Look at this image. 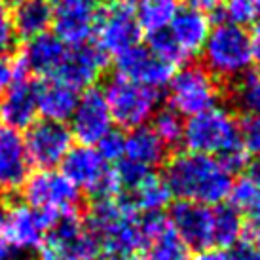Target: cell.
Returning <instances> with one entry per match:
<instances>
[{"mask_svg": "<svg viewBox=\"0 0 260 260\" xmlns=\"http://www.w3.org/2000/svg\"><path fill=\"white\" fill-rule=\"evenodd\" d=\"M67 44H63L53 32H44L25 42L17 63L29 76L53 78L57 74L61 61L65 57Z\"/></svg>", "mask_w": 260, "mask_h": 260, "instance_id": "obj_19", "label": "cell"}, {"mask_svg": "<svg viewBox=\"0 0 260 260\" xmlns=\"http://www.w3.org/2000/svg\"><path fill=\"white\" fill-rule=\"evenodd\" d=\"M190 260H228V253L218 249H205V251H198V254Z\"/></svg>", "mask_w": 260, "mask_h": 260, "instance_id": "obj_41", "label": "cell"}, {"mask_svg": "<svg viewBox=\"0 0 260 260\" xmlns=\"http://www.w3.org/2000/svg\"><path fill=\"white\" fill-rule=\"evenodd\" d=\"M169 107L181 116H196L217 107L220 84L203 65H186L169 82Z\"/></svg>", "mask_w": 260, "mask_h": 260, "instance_id": "obj_8", "label": "cell"}, {"mask_svg": "<svg viewBox=\"0 0 260 260\" xmlns=\"http://www.w3.org/2000/svg\"><path fill=\"white\" fill-rule=\"evenodd\" d=\"M97 152L103 156V159L107 161V164H118L120 159L123 158V148H125V135H123L122 131H109L105 137L95 145Z\"/></svg>", "mask_w": 260, "mask_h": 260, "instance_id": "obj_35", "label": "cell"}, {"mask_svg": "<svg viewBox=\"0 0 260 260\" xmlns=\"http://www.w3.org/2000/svg\"><path fill=\"white\" fill-rule=\"evenodd\" d=\"M135 10V17L143 32L154 35L159 30H166L175 14L179 12L177 0H139Z\"/></svg>", "mask_w": 260, "mask_h": 260, "instance_id": "obj_28", "label": "cell"}, {"mask_svg": "<svg viewBox=\"0 0 260 260\" xmlns=\"http://www.w3.org/2000/svg\"><path fill=\"white\" fill-rule=\"evenodd\" d=\"M188 152L220 158L230 150L241 146L239 122L228 109H213L190 116L184 122L182 143Z\"/></svg>", "mask_w": 260, "mask_h": 260, "instance_id": "obj_5", "label": "cell"}, {"mask_svg": "<svg viewBox=\"0 0 260 260\" xmlns=\"http://www.w3.org/2000/svg\"><path fill=\"white\" fill-rule=\"evenodd\" d=\"M69 122L73 139L86 146H95L109 131L114 129L107 99L97 87H89L80 95L78 105Z\"/></svg>", "mask_w": 260, "mask_h": 260, "instance_id": "obj_14", "label": "cell"}, {"mask_svg": "<svg viewBox=\"0 0 260 260\" xmlns=\"http://www.w3.org/2000/svg\"><path fill=\"white\" fill-rule=\"evenodd\" d=\"M84 220L101 245L103 260L131 258L145 251L143 215L131 209L120 196L93 198Z\"/></svg>", "mask_w": 260, "mask_h": 260, "instance_id": "obj_2", "label": "cell"}, {"mask_svg": "<svg viewBox=\"0 0 260 260\" xmlns=\"http://www.w3.org/2000/svg\"><path fill=\"white\" fill-rule=\"evenodd\" d=\"M51 2V27L55 37L67 46L87 44L93 38L99 0H50Z\"/></svg>", "mask_w": 260, "mask_h": 260, "instance_id": "obj_13", "label": "cell"}, {"mask_svg": "<svg viewBox=\"0 0 260 260\" xmlns=\"http://www.w3.org/2000/svg\"><path fill=\"white\" fill-rule=\"evenodd\" d=\"M167 148L156 133L148 125H141L135 129H129L125 135V148H123V158L131 164L145 167L148 171H154L156 167L164 166L167 161Z\"/></svg>", "mask_w": 260, "mask_h": 260, "instance_id": "obj_25", "label": "cell"}, {"mask_svg": "<svg viewBox=\"0 0 260 260\" xmlns=\"http://www.w3.org/2000/svg\"><path fill=\"white\" fill-rule=\"evenodd\" d=\"M116 74L127 78L131 82H137L141 86L161 89L169 86V82L175 74V67L156 57L145 46H135L131 50L123 51L122 55L114 59Z\"/></svg>", "mask_w": 260, "mask_h": 260, "instance_id": "obj_15", "label": "cell"}, {"mask_svg": "<svg viewBox=\"0 0 260 260\" xmlns=\"http://www.w3.org/2000/svg\"><path fill=\"white\" fill-rule=\"evenodd\" d=\"M103 95L109 105L112 122L127 131L145 125L159 109L158 89L141 86L118 74L107 82Z\"/></svg>", "mask_w": 260, "mask_h": 260, "instance_id": "obj_6", "label": "cell"}, {"mask_svg": "<svg viewBox=\"0 0 260 260\" xmlns=\"http://www.w3.org/2000/svg\"><path fill=\"white\" fill-rule=\"evenodd\" d=\"M10 25L15 37L23 40L48 32L51 27V2L50 0H14Z\"/></svg>", "mask_w": 260, "mask_h": 260, "instance_id": "obj_26", "label": "cell"}, {"mask_svg": "<svg viewBox=\"0 0 260 260\" xmlns=\"http://www.w3.org/2000/svg\"><path fill=\"white\" fill-rule=\"evenodd\" d=\"M15 42H17V37L10 25V19L2 17L0 19V59L10 57V53L15 48Z\"/></svg>", "mask_w": 260, "mask_h": 260, "instance_id": "obj_38", "label": "cell"}, {"mask_svg": "<svg viewBox=\"0 0 260 260\" xmlns=\"http://www.w3.org/2000/svg\"><path fill=\"white\" fill-rule=\"evenodd\" d=\"M37 86L30 78H17L0 95V123L21 131L37 122Z\"/></svg>", "mask_w": 260, "mask_h": 260, "instance_id": "obj_21", "label": "cell"}, {"mask_svg": "<svg viewBox=\"0 0 260 260\" xmlns=\"http://www.w3.org/2000/svg\"><path fill=\"white\" fill-rule=\"evenodd\" d=\"M169 222L190 249H213V207L177 202L169 209Z\"/></svg>", "mask_w": 260, "mask_h": 260, "instance_id": "obj_17", "label": "cell"}, {"mask_svg": "<svg viewBox=\"0 0 260 260\" xmlns=\"http://www.w3.org/2000/svg\"><path fill=\"white\" fill-rule=\"evenodd\" d=\"M23 139L30 166L37 169H57L73 148L74 141L67 123L50 120H37L27 127Z\"/></svg>", "mask_w": 260, "mask_h": 260, "instance_id": "obj_12", "label": "cell"}, {"mask_svg": "<svg viewBox=\"0 0 260 260\" xmlns=\"http://www.w3.org/2000/svg\"><path fill=\"white\" fill-rule=\"evenodd\" d=\"M107 63H109V57L97 46H91V44L67 46L65 57L53 78L65 82L67 86L74 87L76 91L89 89L101 78Z\"/></svg>", "mask_w": 260, "mask_h": 260, "instance_id": "obj_16", "label": "cell"}, {"mask_svg": "<svg viewBox=\"0 0 260 260\" xmlns=\"http://www.w3.org/2000/svg\"><path fill=\"white\" fill-rule=\"evenodd\" d=\"M143 228L146 238V260H190L192 249L173 230L167 215L154 213L143 215Z\"/></svg>", "mask_w": 260, "mask_h": 260, "instance_id": "obj_20", "label": "cell"}, {"mask_svg": "<svg viewBox=\"0 0 260 260\" xmlns=\"http://www.w3.org/2000/svg\"><path fill=\"white\" fill-rule=\"evenodd\" d=\"M32 173L21 131L0 123V192L21 190Z\"/></svg>", "mask_w": 260, "mask_h": 260, "instance_id": "obj_18", "label": "cell"}, {"mask_svg": "<svg viewBox=\"0 0 260 260\" xmlns=\"http://www.w3.org/2000/svg\"><path fill=\"white\" fill-rule=\"evenodd\" d=\"M59 167L80 192L91 198L120 196L114 167L103 159L95 146H73Z\"/></svg>", "mask_w": 260, "mask_h": 260, "instance_id": "obj_7", "label": "cell"}, {"mask_svg": "<svg viewBox=\"0 0 260 260\" xmlns=\"http://www.w3.org/2000/svg\"><path fill=\"white\" fill-rule=\"evenodd\" d=\"M10 254H12V249L8 247V243L4 241V239L0 238V260H10L12 258Z\"/></svg>", "mask_w": 260, "mask_h": 260, "instance_id": "obj_43", "label": "cell"}, {"mask_svg": "<svg viewBox=\"0 0 260 260\" xmlns=\"http://www.w3.org/2000/svg\"><path fill=\"white\" fill-rule=\"evenodd\" d=\"M95 46L107 55L118 57L123 51L139 46L143 30L131 4H110L103 8L95 25Z\"/></svg>", "mask_w": 260, "mask_h": 260, "instance_id": "obj_9", "label": "cell"}, {"mask_svg": "<svg viewBox=\"0 0 260 260\" xmlns=\"http://www.w3.org/2000/svg\"><path fill=\"white\" fill-rule=\"evenodd\" d=\"M245 238V217L228 202L213 207V249L230 251Z\"/></svg>", "mask_w": 260, "mask_h": 260, "instance_id": "obj_27", "label": "cell"}, {"mask_svg": "<svg viewBox=\"0 0 260 260\" xmlns=\"http://www.w3.org/2000/svg\"><path fill=\"white\" fill-rule=\"evenodd\" d=\"M122 260H146V258H141V256H131V258H122Z\"/></svg>", "mask_w": 260, "mask_h": 260, "instance_id": "obj_46", "label": "cell"}, {"mask_svg": "<svg viewBox=\"0 0 260 260\" xmlns=\"http://www.w3.org/2000/svg\"><path fill=\"white\" fill-rule=\"evenodd\" d=\"M167 186L179 202H190L215 207L228 202L234 175L218 161V158L179 152L164 164Z\"/></svg>", "mask_w": 260, "mask_h": 260, "instance_id": "obj_1", "label": "cell"}, {"mask_svg": "<svg viewBox=\"0 0 260 260\" xmlns=\"http://www.w3.org/2000/svg\"><path fill=\"white\" fill-rule=\"evenodd\" d=\"M23 202L42 213L51 224L63 217L80 215L82 192L61 169H37L21 186Z\"/></svg>", "mask_w": 260, "mask_h": 260, "instance_id": "obj_4", "label": "cell"}, {"mask_svg": "<svg viewBox=\"0 0 260 260\" xmlns=\"http://www.w3.org/2000/svg\"><path fill=\"white\" fill-rule=\"evenodd\" d=\"M116 4H131V2H133V0H114Z\"/></svg>", "mask_w": 260, "mask_h": 260, "instance_id": "obj_45", "label": "cell"}, {"mask_svg": "<svg viewBox=\"0 0 260 260\" xmlns=\"http://www.w3.org/2000/svg\"><path fill=\"white\" fill-rule=\"evenodd\" d=\"M203 67L218 80H238L254 61L251 38L243 27L218 21L203 44Z\"/></svg>", "mask_w": 260, "mask_h": 260, "instance_id": "obj_3", "label": "cell"}, {"mask_svg": "<svg viewBox=\"0 0 260 260\" xmlns=\"http://www.w3.org/2000/svg\"><path fill=\"white\" fill-rule=\"evenodd\" d=\"M0 209H2V192H0Z\"/></svg>", "mask_w": 260, "mask_h": 260, "instance_id": "obj_47", "label": "cell"}, {"mask_svg": "<svg viewBox=\"0 0 260 260\" xmlns=\"http://www.w3.org/2000/svg\"><path fill=\"white\" fill-rule=\"evenodd\" d=\"M17 78H29L27 73L17 63V59L2 57L0 59V95L14 84Z\"/></svg>", "mask_w": 260, "mask_h": 260, "instance_id": "obj_36", "label": "cell"}, {"mask_svg": "<svg viewBox=\"0 0 260 260\" xmlns=\"http://www.w3.org/2000/svg\"><path fill=\"white\" fill-rule=\"evenodd\" d=\"M80 93L57 78H46L37 86V107L42 120L67 123L74 114Z\"/></svg>", "mask_w": 260, "mask_h": 260, "instance_id": "obj_23", "label": "cell"}, {"mask_svg": "<svg viewBox=\"0 0 260 260\" xmlns=\"http://www.w3.org/2000/svg\"><path fill=\"white\" fill-rule=\"evenodd\" d=\"M38 260H61V258H57L55 254H51L50 251H46V249H40V258Z\"/></svg>", "mask_w": 260, "mask_h": 260, "instance_id": "obj_44", "label": "cell"}, {"mask_svg": "<svg viewBox=\"0 0 260 260\" xmlns=\"http://www.w3.org/2000/svg\"><path fill=\"white\" fill-rule=\"evenodd\" d=\"M249 38H251V46H253L254 59H258L260 61V19L253 25V30L249 32Z\"/></svg>", "mask_w": 260, "mask_h": 260, "instance_id": "obj_42", "label": "cell"}, {"mask_svg": "<svg viewBox=\"0 0 260 260\" xmlns=\"http://www.w3.org/2000/svg\"><path fill=\"white\" fill-rule=\"evenodd\" d=\"M247 220H245V236L247 238L260 241V198L245 211Z\"/></svg>", "mask_w": 260, "mask_h": 260, "instance_id": "obj_39", "label": "cell"}, {"mask_svg": "<svg viewBox=\"0 0 260 260\" xmlns=\"http://www.w3.org/2000/svg\"><path fill=\"white\" fill-rule=\"evenodd\" d=\"M150 129L156 133V137H158L167 148H173V146L182 143L184 120H182V116L179 114V112H175L171 107L158 109L154 112V116H152Z\"/></svg>", "mask_w": 260, "mask_h": 260, "instance_id": "obj_31", "label": "cell"}, {"mask_svg": "<svg viewBox=\"0 0 260 260\" xmlns=\"http://www.w3.org/2000/svg\"><path fill=\"white\" fill-rule=\"evenodd\" d=\"M224 0H184V4L188 8H194L198 12H203V14H207V12H217L220 10Z\"/></svg>", "mask_w": 260, "mask_h": 260, "instance_id": "obj_40", "label": "cell"}, {"mask_svg": "<svg viewBox=\"0 0 260 260\" xmlns=\"http://www.w3.org/2000/svg\"><path fill=\"white\" fill-rule=\"evenodd\" d=\"M42 249L61 260H103L99 241L80 215L63 217L51 224Z\"/></svg>", "mask_w": 260, "mask_h": 260, "instance_id": "obj_11", "label": "cell"}, {"mask_svg": "<svg viewBox=\"0 0 260 260\" xmlns=\"http://www.w3.org/2000/svg\"><path fill=\"white\" fill-rule=\"evenodd\" d=\"M10 260H21V258H10Z\"/></svg>", "mask_w": 260, "mask_h": 260, "instance_id": "obj_48", "label": "cell"}, {"mask_svg": "<svg viewBox=\"0 0 260 260\" xmlns=\"http://www.w3.org/2000/svg\"><path fill=\"white\" fill-rule=\"evenodd\" d=\"M148 50L159 57L161 61H166L169 65L177 67L179 63H186V55L181 51V48L175 44V40L169 37V32L166 30H159L154 35H148Z\"/></svg>", "mask_w": 260, "mask_h": 260, "instance_id": "obj_33", "label": "cell"}, {"mask_svg": "<svg viewBox=\"0 0 260 260\" xmlns=\"http://www.w3.org/2000/svg\"><path fill=\"white\" fill-rule=\"evenodd\" d=\"M228 260H260V241L251 238H243L228 253Z\"/></svg>", "mask_w": 260, "mask_h": 260, "instance_id": "obj_37", "label": "cell"}, {"mask_svg": "<svg viewBox=\"0 0 260 260\" xmlns=\"http://www.w3.org/2000/svg\"><path fill=\"white\" fill-rule=\"evenodd\" d=\"M232 103L245 116H260V74L247 73L236 80Z\"/></svg>", "mask_w": 260, "mask_h": 260, "instance_id": "obj_30", "label": "cell"}, {"mask_svg": "<svg viewBox=\"0 0 260 260\" xmlns=\"http://www.w3.org/2000/svg\"><path fill=\"white\" fill-rule=\"evenodd\" d=\"M211 23L207 14L198 12L194 8H179L171 25L167 27L169 37L181 48L186 59L194 57L196 53L203 50V44L209 37Z\"/></svg>", "mask_w": 260, "mask_h": 260, "instance_id": "obj_22", "label": "cell"}, {"mask_svg": "<svg viewBox=\"0 0 260 260\" xmlns=\"http://www.w3.org/2000/svg\"><path fill=\"white\" fill-rule=\"evenodd\" d=\"M239 141L249 159L260 164V116H245L239 122Z\"/></svg>", "mask_w": 260, "mask_h": 260, "instance_id": "obj_34", "label": "cell"}, {"mask_svg": "<svg viewBox=\"0 0 260 260\" xmlns=\"http://www.w3.org/2000/svg\"><path fill=\"white\" fill-rule=\"evenodd\" d=\"M120 198L139 215H154V213H166V209H169L173 194L167 186L166 179L156 171H152L139 182H135L129 190H125Z\"/></svg>", "mask_w": 260, "mask_h": 260, "instance_id": "obj_24", "label": "cell"}, {"mask_svg": "<svg viewBox=\"0 0 260 260\" xmlns=\"http://www.w3.org/2000/svg\"><path fill=\"white\" fill-rule=\"evenodd\" d=\"M51 222L25 202L0 209V238L19 253L40 251Z\"/></svg>", "mask_w": 260, "mask_h": 260, "instance_id": "obj_10", "label": "cell"}, {"mask_svg": "<svg viewBox=\"0 0 260 260\" xmlns=\"http://www.w3.org/2000/svg\"><path fill=\"white\" fill-rule=\"evenodd\" d=\"M260 198V166L247 167L232 181L228 203L238 211L245 213Z\"/></svg>", "mask_w": 260, "mask_h": 260, "instance_id": "obj_29", "label": "cell"}, {"mask_svg": "<svg viewBox=\"0 0 260 260\" xmlns=\"http://www.w3.org/2000/svg\"><path fill=\"white\" fill-rule=\"evenodd\" d=\"M222 21L245 29L260 19V0H224Z\"/></svg>", "mask_w": 260, "mask_h": 260, "instance_id": "obj_32", "label": "cell"}]
</instances>
